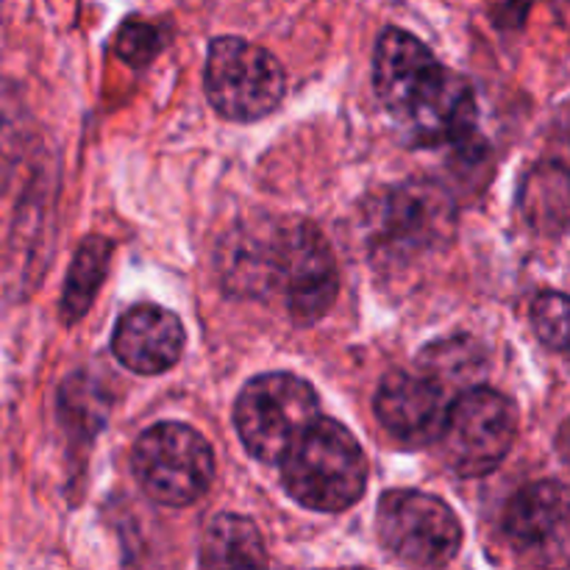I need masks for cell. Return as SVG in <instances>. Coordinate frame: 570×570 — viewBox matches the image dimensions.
Wrapping results in <instances>:
<instances>
[{
  "label": "cell",
  "mask_w": 570,
  "mask_h": 570,
  "mask_svg": "<svg viewBox=\"0 0 570 570\" xmlns=\"http://www.w3.org/2000/svg\"><path fill=\"white\" fill-rule=\"evenodd\" d=\"M423 371L432 373L440 384L462 382V379H476L482 371V360H479V345H473L471 340L456 337L445 340V343L429 345L426 354H423ZM449 390V387H445Z\"/></svg>",
  "instance_id": "cell-16"
},
{
  "label": "cell",
  "mask_w": 570,
  "mask_h": 570,
  "mask_svg": "<svg viewBox=\"0 0 570 570\" xmlns=\"http://www.w3.org/2000/svg\"><path fill=\"white\" fill-rule=\"evenodd\" d=\"M278 465L287 495L306 510L345 512L365 495V451L360 440L332 417H317Z\"/></svg>",
  "instance_id": "cell-3"
},
{
  "label": "cell",
  "mask_w": 570,
  "mask_h": 570,
  "mask_svg": "<svg viewBox=\"0 0 570 570\" xmlns=\"http://www.w3.org/2000/svg\"><path fill=\"white\" fill-rule=\"evenodd\" d=\"M131 468L145 495L161 507H189L215 482L209 440L187 423L165 421L145 429L131 451Z\"/></svg>",
  "instance_id": "cell-6"
},
{
  "label": "cell",
  "mask_w": 570,
  "mask_h": 570,
  "mask_svg": "<svg viewBox=\"0 0 570 570\" xmlns=\"http://www.w3.org/2000/svg\"><path fill=\"white\" fill-rule=\"evenodd\" d=\"M454 200L432 181H404L382 189L365 212L371 254L393 267L440 254L454 237Z\"/></svg>",
  "instance_id": "cell-4"
},
{
  "label": "cell",
  "mask_w": 570,
  "mask_h": 570,
  "mask_svg": "<svg viewBox=\"0 0 570 570\" xmlns=\"http://www.w3.org/2000/svg\"><path fill=\"white\" fill-rule=\"evenodd\" d=\"M223 287L243 298H284L298 326L321 321L340 293L334 250L321 228L304 217L239 223L220 245Z\"/></svg>",
  "instance_id": "cell-1"
},
{
  "label": "cell",
  "mask_w": 570,
  "mask_h": 570,
  "mask_svg": "<svg viewBox=\"0 0 570 570\" xmlns=\"http://www.w3.org/2000/svg\"><path fill=\"white\" fill-rule=\"evenodd\" d=\"M204 87L217 115L254 122L278 109L287 78L276 56L262 45L243 37H217L206 53Z\"/></svg>",
  "instance_id": "cell-7"
},
{
  "label": "cell",
  "mask_w": 570,
  "mask_h": 570,
  "mask_svg": "<svg viewBox=\"0 0 570 570\" xmlns=\"http://www.w3.org/2000/svg\"><path fill=\"white\" fill-rule=\"evenodd\" d=\"M504 538L523 566L570 568V484L518 490L504 510Z\"/></svg>",
  "instance_id": "cell-10"
},
{
  "label": "cell",
  "mask_w": 570,
  "mask_h": 570,
  "mask_svg": "<svg viewBox=\"0 0 570 570\" xmlns=\"http://www.w3.org/2000/svg\"><path fill=\"white\" fill-rule=\"evenodd\" d=\"M449 390L426 371H393L373 399L379 423L404 445H432L449 415Z\"/></svg>",
  "instance_id": "cell-11"
},
{
  "label": "cell",
  "mask_w": 570,
  "mask_h": 570,
  "mask_svg": "<svg viewBox=\"0 0 570 570\" xmlns=\"http://www.w3.org/2000/svg\"><path fill=\"white\" fill-rule=\"evenodd\" d=\"M193 3H204V0H193Z\"/></svg>",
  "instance_id": "cell-20"
},
{
  "label": "cell",
  "mask_w": 570,
  "mask_h": 570,
  "mask_svg": "<svg viewBox=\"0 0 570 570\" xmlns=\"http://www.w3.org/2000/svg\"><path fill=\"white\" fill-rule=\"evenodd\" d=\"M532 326L546 348L570 360V295H538L532 304Z\"/></svg>",
  "instance_id": "cell-17"
},
{
  "label": "cell",
  "mask_w": 570,
  "mask_h": 570,
  "mask_svg": "<svg viewBox=\"0 0 570 570\" xmlns=\"http://www.w3.org/2000/svg\"><path fill=\"white\" fill-rule=\"evenodd\" d=\"M373 89L401 137L417 148L476 139V95L468 78L434 59L404 28H387L373 53Z\"/></svg>",
  "instance_id": "cell-2"
},
{
  "label": "cell",
  "mask_w": 570,
  "mask_h": 570,
  "mask_svg": "<svg viewBox=\"0 0 570 570\" xmlns=\"http://www.w3.org/2000/svg\"><path fill=\"white\" fill-rule=\"evenodd\" d=\"M317 417L321 399L315 387L287 371L250 379L234 404V426L245 451L265 465H278Z\"/></svg>",
  "instance_id": "cell-5"
},
{
  "label": "cell",
  "mask_w": 570,
  "mask_h": 570,
  "mask_svg": "<svg viewBox=\"0 0 570 570\" xmlns=\"http://www.w3.org/2000/svg\"><path fill=\"white\" fill-rule=\"evenodd\" d=\"M161 48H165V37H161L159 28L145 20L122 22L115 37V53L131 67L150 65Z\"/></svg>",
  "instance_id": "cell-18"
},
{
  "label": "cell",
  "mask_w": 570,
  "mask_h": 570,
  "mask_svg": "<svg viewBox=\"0 0 570 570\" xmlns=\"http://www.w3.org/2000/svg\"><path fill=\"white\" fill-rule=\"evenodd\" d=\"M100 393H104V390H100L89 376H81V373L67 379V384L61 387V417H65V423L76 434L83 432L87 438H92V434L104 426L106 406Z\"/></svg>",
  "instance_id": "cell-15"
},
{
  "label": "cell",
  "mask_w": 570,
  "mask_h": 570,
  "mask_svg": "<svg viewBox=\"0 0 570 570\" xmlns=\"http://www.w3.org/2000/svg\"><path fill=\"white\" fill-rule=\"evenodd\" d=\"M111 250H115V243L98 237V234L87 237L76 248L70 271H67L65 293H61V321H65V326H76L92 309L95 298L104 287L106 271H109Z\"/></svg>",
  "instance_id": "cell-14"
},
{
  "label": "cell",
  "mask_w": 570,
  "mask_h": 570,
  "mask_svg": "<svg viewBox=\"0 0 570 570\" xmlns=\"http://www.w3.org/2000/svg\"><path fill=\"white\" fill-rule=\"evenodd\" d=\"M187 345L178 315L159 304H137L117 321L111 351L117 362L139 376H161L178 365Z\"/></svg>",
  "instance_id": "cell-12"
},
{
  "label": "cell",
  "mask_w": 570,
  "mask_h": 570,
  "mask_svg": "<svg viewBox=\"0 0 570 570\" xmlns=\"http://www.w3.org/2000/svg\"><path fill=\"white\" fill-rule=\"evenodd\" d=\"M198 562L200 568H265L271 560L256 523L245 515L223 512L206 523Z\"/></svg>",
  "instance_id": "cell-13"
},
{
  "label": "cell",
  "mask_w": 570,
  "mask_h": 570,
  "mask_svg": "<svg viewBox=\"0 0 570 570\" xmlns=\"http://www.w3.org/2000/svg\"><path fill=\"white\" fill-rule=\"evenodd\" d=\"M557 451H560V456L566 460V465L570 468V417L566 423H562L560 432H557Z\"/></svg>",
  "instance_id": "cell-19"
},
{
  "label": "cell",
  "mask_w": 570,
  "mask_h": 570,
  "mask_svg": "<svg viewBox=\"0 0 570 570\" xmlns=\"http://www.w3.org/2000/svg\"><path fill=\"white\" fill-rule=\"evenodd\" d=\"M376 534L410 568H443L460 554L462 523L443 499L423 490H387L376 507Z\"/></svg>",
  "instance_id": "cell-9"
},
{
  "label": "cell",
  "mask_w": 570,
  "mask_h": 570,
  "mask_svg": "<svg viewBox=\"0 0 570 570\" xmlns=\"http://www.w3.org/2000/svg\"><path fill=\"white\" fill-rule=\"evenodd\" d=\"M518 438V406L490 387H468L449 404L438 443L451 471L465 479L493 473Z\"/></svg>",
  "instance_id": "cell-8"
}]
</instances>
